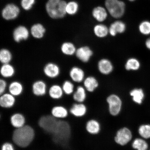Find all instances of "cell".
I'll use <instances>...</instances> for the list:
<instances>
[{"mask_svg": "<svg viewBox=\"0 0 150 150\" xmlns=\"http://www.w3.org/2000/svg\"><path fill=\"white\" fill-rule=\"evenodd\" d=\"M139 33L144 35H150V21L145 20L142 21L138 25Z\"/></svg>", "mask_w": 150, "mask_h": 150, "instance_id": "obj_35", "label": "cell"}, {"mask_svg": "<svg viewBox=\"0 0 150 150\" xmlns=\"http://www.w3.org/2000/svg\"><path fill=\"white\" fill-rule=\"evenodd\" d=\"M106 101L110 115L114 117L119 115L122 107V102L120 97L117 94H112L108 96Z\"/></svg>", "mask_w": 150, "mask_h": 150, "instance_id": "obj_6", "label": "cell"}, {"mask_svg": "<svg viewBox=\"0 0 150 150\" xmlns=\"http://www.w3.org/2000/svg\"><path fill=\"white\" fill-rule=\"evenodd\" d=\"M109 13L105 6H97L93 8L91 12L93 18L99 23H102L108 18Z\"/></svg>", "mask_w": 150, "mask_h": 150, "instance_id": "obj_9", "label": "cell"}, {"mask_svg": "<svg viewBox=\"0 0 150 150\" xmlns=\"http://www.w3.org/2000/svg\"><path fill=\"white\" fill-rule=\"evenodd\" d=\"M51 115L57 119H64L68 116V111L64 106H56L52 108Z\"/></svg>", "mask_w": 150, "mask_h": 150, "instance_id": "obj_25", "label": "cell"}, {"mask_svg": "<svg viewBox=\"0 0 150 150\" xmlns=\"http://www.w3.org/2000/svg\"><path fill=\"white\" fill-rule=\"evenodd\" d=\"M64 91L62 87L58 84H54L49 89L48 93L51 98L59 99L62 97Z\"/></svg>", "mask_w": 150, "mask_h": 150, "instance_id": "obj_28", "label": "cell"}, {"mask_svg": "<svg viewBox=\"0 0 150 150\" xmlns=\"http://www.w3.org/2000/svg\"><path fill=\"white\" fill-rule=\"evenodd\" d=\"M77 49L76 46L71 42H65L62 44L61 51L63 54L67 56H71L75 55Z\"/></svg>", "mask_w": 150, "mask_h": 150, "instance_id": "obj_27", "label": "cell"}, {"mask_svg": "<svg viewBox=\"0 0 150 150\" xmlns=\"http://www.w3.org/2000/svg\"><path fill=\"white\" fill-rule=\"evenodd\" d=\"M141 67L140 62L136 58L131 57L127 59L125 64V70L127 71H137Z\"/></svg>", "mask_w": 150, "mask_h": 150, "instance_id": "obj_31", "label": "cell"}, {"mask_svg": "<svg viewBox=\"0 0 150 150\" xmlns=\"http://www.w3.org/2000/svg\"><path fill=\"white\" fill-rule=\"evenodd\" d=\"M9 93L15 97L20 95L23 93V87L22 84L18 81H13L9 84L8 87Z\"/></svg>", "mask_w": 150, "mask_h": 150, "instance_id": "obj_26", "label": "cell"}, {"mask_svg": "<svg viewBox=\"0 0 150 150\" xmlns=\"http://www.w3.org/2000/svg\"><path fill=\"white\" fill-rule=\"evenodd\" d=\"M71 135V127L68 122L59 120L57 126L52 134V138L56 144L65 146L68 144Z\"/></svg>", "mask_w": 150, "mask_h": 150, "instance_id": "obj_2", "label": "cell"}, {"mask_svg": "<svg viewBox=\"0 0 150 150\" xmlns=\"http://www.w3.org/2000/svg\"><path fill=\"white\" fill-rule=\"evenodd\" d=\"M7 86V83L5 80L1 79L0 80V95L5 93Z\"/></svg>", "mask_w": 150, "mask_h": 150, "instance_id": "obj_39", "label": "cell"}, {"mask_svg": "<svg viewBox=\"0 0 150 150\" xmlns=\"http://www.w3.org/2000/svg\"><path fill=\"white\" fill-rule=\"evenodd\" d=\"M138 133L144 139L150 138V125L144 124L141 125L139 127Z\"/></svg>", "mask_w": 150, "mask_h": 150, "instance_id": "obj_36", "label": "cell"}, {"mask_svg": "<svg viewBox=\"0 0 150 150\" xmlns=\"http://www.w3.org/2000/svg\"><path fill=\"white\" fill-rule=\"evenodd\" d=\"M87 107L82 103H76L73 105L70 109V113L76 117H82L87 113Z\"/></svg>", "mask_w": 150, "mask_h": 150, "instance_id": "obj_18", "label": "cell"}, {"mask_svg": "<svg viewBox=\"0 0 150 150\" xmlns=\"http://www.w3.org/2000/svg\"><path fill=\"white\" fill-rule=\"evenodd\" d=\"M46 30L42 24L37 23L33 24L30 29V33L34 38L41 39L44 37Z\"/></svg>", "mask_w": 150, "mask_h": 150, "instance_id": "obj_21", "label": "cell"}, {"mask_svg": "<svg viewBox=\"0 0 150 150\" xmlns=\"http://www.w3.org/2000/svg\"><path fill=\"white\" fill-rule=\"evenodd\" d=\"M1 74L3 77L9 78L12 77L15 74V69L10 63L3 64L1 68Z\"/></svg>", "mask_w": 150, "mask_h": 150, "instance_id": "obj_29", "label": "cell"}, {"mask_svg": "<svg viewBox=\"0 0 150 150\" xmlns=\"http://www.w3.org/2000/svg\"><path fill=\"white\" fill-rule=\"evenodd\" d=\"M35 2V0H21V4L24 10L29 11L32 8Z\"/></svg>", "mask_w": 150, "mask_h": 150, "instance_id": "obj_38", "label": "cell"}, {"mask_svg": "<svg viewBox=\"0 0 150 150\" xmlns=\"http://www.w3.org/2000/svg\"><path fill=\"white\" fill-rule=\"evenodd\" d=\"M86 91L84 87L78 86L73 95V99L78 103H83L87 97Z\"/></svg>", "mask_w": 150, "mask_h": 150, "instance_id": "obj_30", "label": "cell"}, {"mask_svg": "<svg viewBox=\"0 0 150 150\" xmlns=\"http://www.w3.org/2000/svg\"><path fill=\"white\" fill-rule=\"evenodd\" d=\"M11 125L15 128H20L25 125L26 120L23 114L20 113H14L10 117Z\"/></svg>", "mask_w": 150, "mask_h": 150, "instance_id": "obj_22", "label": "cell"}, {"mask_svg": "<svg viewBox=\"0 0 150 150\" xmlns=\"http://www.w3.org/2000/svg\"><path fill=\"white\" fill-rule=\"evenodd\" d=\"M84 87L86 91L93 92L99 86V82L97 79L93 76H89L83 81Z\"/></svg>", "mask_w": 150, "mask_h": 150, "instance_id": "obj_20", "label": "cell"}, {"mask_svg": "<svg viewBox=\"0 0 150 150\" xmlns=\"http://www.w3.org/2000/svg\"><path fill=\"white\" fill-rule=\"evenodd\" d=\"M126 29L127 26L125 22L117 20L110 24L109 27V33L111 36L115 37L118 34L124 33Z\"/></svg>", "mask_w": 150, "mask_h": 150, "instance_id": "obj_12", "label": "cell"}, {"mask_svg": "<svg viewBox=\"0 0 150 150\" xmlns=\"http://www.w3.org/2000/svg\"><path fill=\"white\" fill-rule=\"evenodd\" d=\"M130 95L132 97V100L139 105L142 104L145 96L143 89L138 88L131 90L130 92Z\"/></svg>", "mask_w": 150, "mask_h": 150, "instance_id": "obj_24", "label": "cell"}, {"mask_svg": "<svg viewBox=\"0 0 150 150\" xmlns=\"http://www.w3.org/2000/svg\"><path fill=\"white\" fill-rule=\"evenodd\" d=\"M32 91L34 95L37 96H42L46 94L47 92V85L42 80H37L33 83Z\"/></svg>", "mask_w": 150, "mask_h": 150, "instance_id": "obj_17", "label": "cell"}, {"mask_svg": "<svg viewBox=\"0 0 150 150\" xmlns=\"http://www.w3.org/2000/svg\"><path fill=\"white\" fill-rule=\"evenodd\" d=\"M43 72L47 77L54 79L59 76L61 71L59 66L55 63L50 62L45 66Z\"/></svg>", "mask_w": 150, "mask_h": 150, "instance_id": "obj_13", "label": "cell"}, {"mask_svg": "<svg viewBox=\"0 0 150 150\" xmlns=\"http://www.w3.org/2000/svg\"><path fill=\"white\" fill-rule=\"evenodd\" d=\"M132 134L128 127H124L117 131L114 139L116 143L121 146H125L131 141Z\"/></svg>", "mask_w": 150, "mask_h": 150, "instance_id": "obj_7", "label": "cell"}, {"mask_svg": "<svg viewBox=\"0 0 150 150\" xmlns=\"http://www.w3.org/2000/svg\"><path fill=\"white\" fill-rule=\"evenodd\" d=\"M146 47L148 50H150V36L146 39L145 42Z\"/></svg>", "mask_w": 150, "mask_h": 150, "instance_id": "obj_41", "label": "cell"}, {"mask_svg": "<svg viewBox=\"0 0 150 150\" xmlns=\"http://www.w3.org/2000/svg\"><path fill=\"white\" fill-rule=\"evenodd\" d=\"M35 137L34 130L29 125H25L20 128H16L13 133V142L21 148H25L30 145Z\"/></svg>", "mask_w": 150, "mask_h": 150, "instance_id": "obj_1", "label": "cell"}, {"mask_svg": "<svg viewBox=\"0 0 150 150\" xmlns=\"http://www.w3.org/2000/svg\"><path fill=\"white\" fill-rule=\"evenodd\" d=\"M105 7L112 18L119 20L124 16L126 5L125 2L122 0H114Z\"/></svg>", "mask_w": 150, "mask_h": 150, "instance_id": "obj_4", "label": "cell"}, {"mask_svg": "<svg viewBox=\"0 0 150 150\" xmlns=\"http://www.w3.org/2000/svg\"><path fill=\"white\" fill-rule=\"evenodd\" d=\"M76 55L78 59L82 62H88L93 55V52L89 47L83 46L77 49Z\"/></svg>", "mask_w": 150, "mask_h": 150, "instance_id": "obj_11", "label": "cell"}, {"mask_svg": "<svg viewBox=\"0 0 150 150\" xmlns=\"http://www.w3.org/2000/svg\"><path fill=\"white\" fill-rule=\"evenodd\" d=\"M67 3L63 0H48L46 9L49 16L52 19L62 18L66 15Z\"/></svg>", "mask_w": 150, "mask_h": 150, "instance_id": "obj_3", "label": "cell"}, {"mask_svg": "<svg viewBox=\"0 0 150 150\" xmlns=\"http://www.w3.org/2000/svg\"><path fill=\"white\" fill-rule=\"evenodd\" d=\"M12 55L9 50L3 48L0 51V61L3 64L10 63L12 59Z\"/></svg>", "mask_w": 150, "mask_h": 150, "instance_id": "obj_33", "label": "cell"}, {"mask_svg": "<svg viewBox=\"0 0 150 150\" xmlns=\"http://www.w3.org/2000/svg\"><path fill=\"white\" fill-rule=\"evenodd\" d=\"M59 120L52 115H43L39 119L38 125L45 132L52 135L57 126Z\"/></svg>", "mask_w": 150, "mask_h": 150, "instance_id": "obj_5", "label": "cell"}, {"mask_svg": "<svg viewBox=\"0 0 150 150\" xmlns=\"http://www.w3.org/2000/svg\"><path fill=\"white\" fill-rule=\"evenodd\" d=\"M30 35L29 30L25 26L20 25L15 28L13 33V37L15 42L19 43L27 40Z\"/></svg>", "mask_w": 150, "mask_h": 150, "instance_id": "obj_10", "label": "cell"}, {"mask_svg": "<svg viewBox=\"0 0 150 150\" xmlns=\"http://www.w3.org/2000/svg\"><path fill=\"white\" fill-rule=\"evenodd\" d=\"M97 67L99 72L104 75L111 74L114 69L113 65L112 62L107 59H100L98 62Z\"/></svg>", "mask_w": 150, "mask_h": 150, "instance_id": "obj_14", "label": "cell"}, {"mask_svg": "<svg viewBox=\"0 0 150 150\" xmlns=\"http://www.w3.org/2000/svg\"><path fill=\"white\" fill-rule=\"evenodd\" d=\"M16 101L13 95L9 93H4L1 95L0 105L3 108H11L14 106Z\"/></svg>", "mask_w": 150, "mask_h": 150, "instance_id": "obj_16", "label": "cell"}, {"mask_svg": "<svg viewBox=\"0 0 150 150\" xmlns=\"http://www.w3.org/2000/svg\"><path fill=\"white\" fill-rule=\"evenodd\" d=\"M87 132L93 135L99 134L100 131L101 126L100 123L97 120L91 119L87 122L86 125Z\"/></svg>", "mask_w": 150, "mask_h": 150, "instance_id": "obj_23", "label": "cell"}, {"mask_svg": "<svg viewBox=\"0 0 150 150\" xmlns=\"http://www.w3.org/2000/svg\"><path fill=\"white\" fill-rule=\"evenodd\" d=\"M93 32L98 38H104L109 34V27L104 24L99 23L94 26Z\"/></svg>", "mask_w": 150, "mask_h": 150, "instance_id": "obj_19", "label": "cell"}, {"mask_svg": "<svg viewBox=\"0 0 150 150\" xmlns=\"http://www.w3.org/2000/svg\"><path fill=\"white\" fill-rule=\"evenodd\" d=\"M133 149L137 150H147L149 145L147 142L143 138H137L132 144Z\"/></svg>", "mask_w": 150, "mask_h": 150, "instance_id": "obj_32", "label": "cell"}, {"mask_svg": "<svg viewBox=\"0 0 150 150\" xmlns=\"http://www.w3.org/2000/svg\"><path fill=\"white\" fill-rule=\"evenodd\" d=\"M20 10L17 6L13 4L6 5L3 9L1 15L3 18L6 20H12L18 17Z\"/></svg>", "mask_w": 150, "mask_h": 150, "instance_id": "obj_8", "label": "cell"}, {"mask_svg": "<svg viewBox=\"0 0 150 150\" xmlns=\"http://www.w3.org/2000/svg\"><path fill=\"white\" fill-rule=\"evenodd\" d=\"M129 2H134L136 1V0H127Z\"/></svg>", "mask_w": 150, "mask_h": 150, "instance_id": "obj_42", "label": "cell"}, {"mask_svg": "<svg viewBox=\"0 0 150 150\" xmlns=\"http://www.w3.org/2000/svg\"><path fill=\"white\" fill-rule=\"evenodd\" d=\"M62 88L64 93L66 95H70L74 93V85L70 81H65L63 83Z\"/></svg>", "mask_w": 150, "mask_h": 150, "instance_id": "obj_37", "label": "cell"}, {"mask_svg": "<svg viewBox=\"0 0 150 150\" xmlns=\"http://www.w3.org/2000/svg\"><path fill=\"white\" fill-rule=\"evenodd\" d=\"M79 6L76 1H71L67 3L66 6L67 13L71 16H74L78 13Z\"/></svg>", "mask_w": 150, "mask_h": 150, "instance_id": "obj_34", "label": "cell"}, {"mask_svg": "<svg viewBox=\"0 0 150 150\" xmlns=\"http://www.w3.org/2000/svg\"><path fill=\"white\" fill-rule=\"evenodd\" d=\"M1 150H15V149L12 144L9 142H6L2 145Z\"/></svg>", "mask_w": 150, "mask_h": 150, "instance_id": "obj_40", "label": "cell"}, {"mask_svg": "<svg viewBox=\"0 0 150 150\" xmlns=\"http://www.w3.org/2000/svg\"><path fill=\"white\" fill-rule=\"evenodd\" d=\"M69 76L71 79L76 83H80L83 81L85 79V73L80 67H72L69 72Z\"/></svg>", "mask_w": 150, "mask_h": 150, "instance_id": "obj_15", "label": "cell"}]
</instances>
